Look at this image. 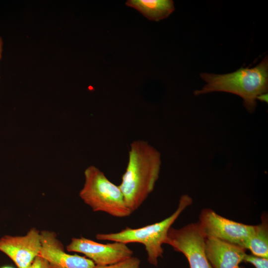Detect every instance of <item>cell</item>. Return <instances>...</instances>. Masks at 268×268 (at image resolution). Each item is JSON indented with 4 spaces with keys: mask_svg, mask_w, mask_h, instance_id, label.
<instances>
[{
    "mask_svg": "<svg viewBox=\"0 0 268 268\" xmlns=\"http://www.w3.org/2000/svg\"><path fill=\"white\" fill-rule=\"evenodd\" d=\"M161 165L160 153L147 141L138 139L131 143L127 166L119 187L132 212L153 191Z\"/></svg>",
    "mask_w": 268,
    "mask_h": 268,
    "instance_id": "cell-1",
    "label": "cell"
},
{
    "mask_svg": "<svg viewBox=\"0 0 268 268\" xmlns=\"http://www.w3.org/2000/svg\"><path fill=\"white\" fill-rule=\"evenodd\" d=\"M201 77L206 84L194 92L195 95L212 92L236 94L243 99V105L249 113L257 106V98L268 90V59L266 57L256 67H241L224 74L202 73Z\"/></svg>",
    "mask_w": 268,
    "mask_h": 268,
    "instance_id": "cell-2",
    "label": "cell"
},
{
    "mask_svg": "<svg viewBox=\"0 0 268 268\" xmlns=\"http://www.w3.org/2000/svg\"><path fill=\"white\" fill-rule=\"evenodd\" d=\"M192 202V199L188 195H183L176 211L163 220L138 228L126 227L117 233H99L96 235V238L99 240L127 244L130 243L142 244L147 252L148 262L157 266L158 259L162 257L163 248L162 246L165 244L169 229L182 212Z\"/></svg>",
    "mask_w": 268,
    "mask_h": 268,
    "instance_id": "cell-3",
    "label": "cell"
},
{
    "mask_svg": "<svg viewBox=\"0 0 268 268\" xmlns=\"http://www.w3.org/2000/svg\"><path fill=\"white\" fill-rule=\"evenodd\" d=\"M84 175V184L79 196L93 211H102L120 218L131 215L132 212L119 186L111 182L99 168L90 166L85 170Z\"/></svg>",
    "mask_w": 268,
    "mask_h": 268,
    "instance_id": "cell-4",
    "label": "cell"
},
{
    "mask_svg": "<svg viewBox=\"0 0 268 268\" xmlns=\"http://www.w3.org/2000/svg\"><path fill=\"white\" fill-rule=\"evenodd\" d=\"M206 239L199 223H191L181 228L171 227L165 244L182 253L190 268H212L205 252Z\"/></svg>",
    "mask_w": 268,
    "mask_h": 268,
    "instance_id": "cell-5",
    "label": "cell"
},
{
    "mask_svg": "<svg viewBox=\"0 0 268 268\" xmlns=\"http://www.w3.org/2000/svg\"><path fill=\"white\" fill-rule=\"evenodd\" d=\"M198 222L206 238H214L246 250L248 239L255 226L230 220L210 208L201 210Z\"/></svg>",
    "mask_w": 268,
    "mask_h": 268,
    "instance_id": "cell-6",
    "label": "cell"
},
{
    "mask_svg": "<svg viewBox=\"0 0 268 268\" xmlns=\"http://www.w3.org/2000/svg\"><path fill=\"white\" fill-rule=\"evenodd\" d=\"M66 249L69 252L84 254L98 266L115 264L132 257L133 254L127 244L119 242L101 244L83 237L72 238Z\"/></svg>",
    "mask_w": 268,
    "mask_h": 268,
    "instance_id": "cell-7",
    "label": "cell"
},
{
    "mask_svg": "<svg viewBox=\"0 0 268 268\" xmlns=\"http://www.w3.org/2000/svg\"><path fill=\"white\" fill-rule=\"evenodd\" d=\"M40 231L31 228L23 236L5 235L0 238V251L8 256L17 268H28L39 254Z\"/></svg>",
    "mask_w": 268,
    "mask_h": 268,
    "instance_id": "cell-8",
    "label": "cell"
},
{
    "mask_svg": "<svg viewBox=\"0 0 268 268\" xmlns=\"http://www.w3.org/2000/svg\"><path fill=\"white\" fill-rule=\"evenodd\" d=\"M41 249L39 255L49 263L51 268H93L92 261L86 257L67 253L62 243L52 231H40Z\"/></svg>",
    "mask_w": 268,
    "mask_h": 268,
    "instance_id": "cell-9",
    "label": "cell"
},
{
    "mask_svg": "<svg viewBox=\"0 0 268 268\" xmlns=\"http://www.w3.org/2000/svg\"><path fill=\"white\" fill-rule=\"evenodd\" d=\"M246 250L214 238L205 240V255L212 268H243L240 264L244 262Z\"/></svg>",
    "mask_w": 268,
    "mask_h": 268,
    "instance_id": "cell-10",
    "label": "cell"
},
{
    "mask_svg": "<svg viewBox=\"0 0 268 268\" xmlns=\"http://www.w3.org/2000/svg\"><path fill=\"white\" fill-rule=\"evenodd\" d=\"M126 4L135 8L149 20L155 21L167 18L175 9L172 0H128Z\"/></svg>",
    "mask_w": 268,
    "mask_h": 268,
    "instance_id": "cell-11",
    "label": "cell"
},
{
    "mask_svg": "<svg viewBox=\"0 0 268 268\" xmlns=\"http://www.w3.org/2000/svg\"><path fill=\"white\" fill-rule=\"evenodd\" d=\"M246 250L252 254L261 257H268V221L266 215L262 217L261 223L255 225V229L248 239Z\"/></svg>",
    "mask_w": 268,
    "mask_h": 268,
    "instance_id": "cell-12",
    "label": "cell"
},
{
    "mask_svg": "<svg viewBox=\"0 0 268 268\" xmlns=\"http://www.w3.org/2000/svg\"><path fill=\"white\" fill-rule=\"evenodd\" d=\"M140 260L134 257H131L118 263L106 266L95 265L93 268H140Z\"/></svg>",
    "mask_w": 268,
    "mask_h": 268,
    "instance_id": "cell-13",
    "label": "cell"
},
{
    "mask_svg": "<svg viewBox=\"0 0 268 268\" xmlns=\"http://www.w3.org/2000/svg\"><path fill=\"white\" fill-rule=\"evenodd\" d=\"M244 262L251 264L256 268H268V258L246 254Z\"/></svg>",
    "mask_w": 268,
    "mask_h": 268,
    "instance_id": "cell-14",
    "label": "cell"
},
{
    "mask_svg": "<svg viewBox=\"0 0 268 268\" xmlns=\"http://www.w3.org/2000/svg\"><path fill=\"white\" fill-rule=\"evenodd\" d=\"M28 268H51L49 263L43 257L38 255L33 260Z\"/></svg>",
    "mask_w": 268,
    "mask_h": 268,
    "instance_id": "cell-15",
    "label": "cell"
},
{
    "mask_svg": "<svg viewBox=\"0 0 268 268\" xmlns=\"http://www.w3.org/2000/svg\"><path fill=\"white\" fill-rule=\"evenodd\" d=\"M257 100H259L262 102H268V93H264L259 95Z\"/></svg>",
    "mask_w": 268,
    "mask_h": 268,
    "instance_id": "cell-16",
    "label": "cell"
},
{
    "mask_svg": "<svg viewBox=\"0 0 268 268\" xmlns=\"http://www.w3.org/2000/svg\"><path fill=\"white\" fill-rule=\"evenodd\" d=\"M2 51V38L0 36V60L1 58Z\"/></svg>",
    "mask_w": 268,
    "mask_h": 268,
    "instance_id": "cell-17",
    "label": "cell"
},
{
    "mask_svg": "<svg viewBox=\"0 0 268 268\" xmlns=\"http://www.w3.org/2000/svg\"><path fill=\"white\" fill-rule=\"evenodd\" d=\"M0 268H14L9 266H4L0 267Z\"/></svg>",
    "mask_w": 268,
    "mask_h": 268,
    "instance_id": "cell-18",
    "label": "cell"
}]
</instances>
